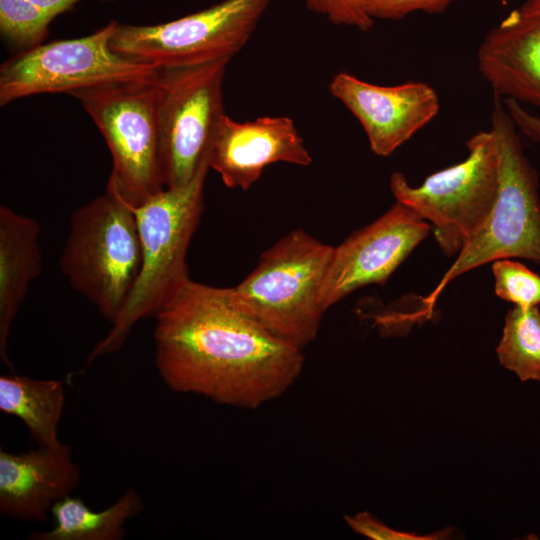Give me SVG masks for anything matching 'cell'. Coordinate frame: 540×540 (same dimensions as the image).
Here are the masks:
<instances>
[{
    "label": "cell",
    "instance_id": "obj_1",
    "mask_svg": "<svg viewBox=\"0 0 540 540\" xmlns=\"http://www.w3.org/2000/svg\"><path fill=\"white\" fill-rule=\"evenodd\" d=\"M155 317L156 368L175 392L255 409L303 370V350L237 309L225 288L190 279Z\"/></svg>",
    "mask_w": 540,
    "mask_h": 540
},
{
    "label": "cell",
    "instance_id": "obj_2",
    "mask_svg": "<svg viewBox=\"0 0 540 540\" xmlns=\"http://www.w3.org/2000/svg\"><path fill=\"white\" fill-rule=\"evenodd\" d=\"M209 169L204 167L187 185L163 188L133 207L142 247L141 269L125 306L90 352L86 366L118 351L138 321L155 316L190 280L186 256L204 210Z\"/></svg>",
    "mask_w": 540,
    "mask_h": 540
},
{
    "label": "cell",
    "instance_id": "obj_3",
    "mask_svg": "<svg viewBox=\"0 0 540 540\" xmlns=\"http://www.w3.org/2000/svg\"><path fill=\"white\" fill-rule=\"evenodd\" d=\"M333 251L303 229L262 253L253 271L228 287L230 302L281 339L304 349L317 336L325 311L319 293Z\"/></svg>",
    "mask_w": 540,
    "mask_h": 540
},
{
    "label": "cell",
    "instance_id": "obj_4",
    "mask_svg": "<svg viewBox=\"0 0 540 540\" xmlns=\"http://www.w3.org/2000/svg\"><path fill=\"white\" fill-rule=\"evenodd\" d=\"M141 263L136 215L118 192L106 188L72 214L60 270L111 324L130 296Z\"/></svg>",
    "mask_w": 540,
    "mask_h": 540
},
{
    "label": "cell",
    "instance_id": "obj_5",
    "mask_svg": "<svg viewBox=\"0 0 540 540\" xmlns=\"http://www.w3.org/2000/svg\"><path fill=\"white\" fill-rule=\"evenodd\" d=\"M499 161L495 203L482 231L457 255L426 302L432 305L457 276L488 262L522 258L540 264V199L538 174L526 155L503 100L494 98L491 113Z\"/></svg>",
    "mask_w": 540,
    "mask_h": 540
},
{
    "label": "cell",
    "instance_id": "obj_6",
    "mask_svg": "<svg viewBox=\"0 0 540 540\" xmlns=\"http://www.w3.org/2000/svg\"><path fill=\"white\" fill-rule=\"evenodd\" d=\"M155 78L116 82L69 94L81 103L110 150L113 168L106 188L118 192L133 207L164 188Z\"/></svg>",
    "mask_w": 540,
    "mask_h": 540
},
{
    "label": "cell",
    "instance_id": "obj_7",
    "mask_svg": "<svg viewBox=\"0 0 540 540\" xmlns=\"http://www.w3.org/2000/svg\"><path fill=\"white\" fill-rule=\"evenodd\" d=\"M466 146L464 161L431 174L418 187H412L400 172L390 177L396 201L433 223L437 244L449 257L485 227L498 191L499 161L493 133L479 131Z\"/></svg>",
    "mask_w": 540,
    "mask_h": 540
},
{
    "label": "cell",
    "instance_id": "obj_8",
    "mask_svg": "<svg viewBox=\"0 0 540 540\" xmlns=\"http://www.w3.org/2000/svg\"><path fill=\"white\" fill-rule=\"evenodd\" d=\"M229 61L158 68L155 82L164 188L187 185L209 167L210 146L225 115L223 80Z\"/></svg>",
    "mask_w": 540,
    "mask_h": 540
},
{
    "label": "cell",
    "instance_id": "obj_9",
    "mask_svg": "<svg viewBox=\"0 0 540 540\" xmlns=\"http://www.w3.org/2000/svg\"><path fill=\"white\" fill-rule=\"evenodd\" d=\"M117 21L79 38L21 50L0 67V105L44 93H67L154 77L158 67L115 52L110 41Z\"/></svg>",
    "mask_w": 540,
    "mask_h": 540
},
{
    "label": "cell",
    "instance_id": "obj_10",
    "mask_svg": "<svg viewBox=\"0 0 540 540\" xmlns=\"http://www.w3.org/2000/svg\"><path fill=\"white\" fill-rule=\"evenodd\" d=\"M272 0H222L154 25L117 21L111 48L122 55L176 68L229 59L247 43Z\"/></svg>",
    "mask_w": 540,
    "mask_h": 540
},
{
    "label": "cell",
    "instance_id": "obj_11",
    "mask_svg": "<svg viewBox=\"0 0 540 540\" xmlns=\"http://www.w3.org/2000/svg\"><path fill=\"white\" fill-rule=\"evenodd\" d=\"M429 231L423 218L396 201L377 220L333 247L319 293L323 310L356 289L384 285Z\"/></svg>",
    "mask_w": 540,
    "mask_h": 540
},
{
    "label": "cell",
    "instance_id": "obj_12",
    "mask_svg": "<svg viewBox=\"0 0 540 540\" xmlns=\"http://www.w3.org/2000/svg\"><path fill=\"white\" fill-rule=\"evenodd\" d=\"M329 89L360 122L372 152L382 157L408 141L440 109L436 91L423 82L381 86L340 72Z\"/></svg>",
    "mask_w": 540,
    "mask_h": 540
},
{
    "label": "cell",
    "instance_id": "obj_13",
    "mask_svg": "<svg viewBox=\"0 0 540 540\" xmlns=\"http://www.w3.org/2000/svg\"><path fill=\"white\" fill-rule=\"evenodd\" d=\"M276 162L299 166L312 162L291 118L265 116L245 122L235 121L226 114L221 118L208 163L227 187L249 189L264 169Z\"/></svg>",
    "mask_w": 540,
    "mask_h": 540
},
{
    "label": "cell",
    "instance_id": "obj_14",
    "mask_svg": "<svg viewBox=\"0 0 540 540\" xmlns=\"http://www.w3.org/2000/svg\"><path fill=\"white\" fill-rule=\"evenodd\" d=\"M494 95L540 111V0H526L492 28L477 52Z\"/></svg>",
    "mask_w": 540,
    "mask_h": 540
},
{
    "label": "cell",
    "instance_id": "obj_15",
    "mask_svg": "<svg viewBox=\"0 0 540 540\" xmlns=\"http://www.w3.org/2000/svg\"><path fill=\"white\" fill-rule=\"evenodd\" d=\"M81 472L66 444L14 454L0 451V512L22 521L46 522L58 500L78 485Z\"/></svg>",
    "mask_w": 540,
    "mask_h": 540
},
{
    "label": "cell",
    "instance_id": "obj_16",
    "mask_svg": "<svg viewBox=\"0 0 540 540\" xmlns=\"http://www.w3.org/2000/svg\"><path fill=\"white\" fill-rule=\"evenodd\" d=\"M40 226L6 205L0 206V356L8 367L11 325L29 286L42 271Z\"/></svg>",
    "mask_w": 540,
    "mask_h": 540
},
{
    "label": "cell",
    "instance_id": "obj_17",
    "mask_svg": "<svg viewBox=\"0 0 540 540\" xmlns=\"http://www.w3.org/2000/svg\"><path fill=\"white\" fill-rule=\"evenodd\" d=\"M144 503L136 490L127 489L110 507L91 510L80 498L70 495L51 508L54 527L33 532L32 540H120L125 537L126 522L138 515Z\"/></svg>",
    "mask_w": 540,
    "mask_h": 540
},
{
    "label": "cell",
    "instance_id": "obj_18",
    "mask_svg": "<svg viewBox=\"0 0 540 540\" xmlns=\"http://www.w3.org/2000/svg\"><path fill=\"white\" fill-rule=\"evenodd\" d=\"M64 403L61 380H38L15 374L0 377V410L19 418L41 446L61 444L57 429Z\"/></svg>",
    "mask_w": 540,
    "mask_h": 540
},
{
    "label": "cell",
    "instance_id": "obj_19",
    "mask_svg": "<svg viewBox=\"0 0 540 540\" xmlns=\"http://www.w3.org/2000/svg\"><path fill=\"white\" fill-rule=\"evenodd\" d=\"M500 363L521 381H540V311L514 306L505 318L496 348Z\"/></svg>",
    "mask_w": 540,
    "mask_h": 540
},
{
    "label": "cell",
    "instance_id": "obj_20",
    "mask_svg": "<svg viewBox=\"0 0 540 540\" xmlns=\"http://www.w3.org/2000/svg\"><path fill=\"white\" fill-rule=\"evenodd\" d=\"M53 20L30 0H0L1 34L21 50L43 43Z\"/></svg>",
    "mask_w": 540,
    "mask_h": 540
},
{
    "label": "cell",
    "instance_id": "obj_21",
    "mask_svg": "<svg viewBox=\"0 0 540 540\" xmlns=\"http://www.w3.org/2000/svg\"><path fill=\"white\" fill-rule=\"evenodd\" d=\"M494 290L498 297L519 307L540 304V275L510 258L493 261Z\"/></svg>",
    "mask_w": 540,
    "mask_h": 540
},
{
    "label": "cell",
    "instance_id": "obj_22",
    "mask_svg": "<svg viewBox=\"0 0 540 540\" xmlns=\"http://www.w3.org/2000/svg\"><path fill=\"white\" fill-rule=\"evenodd\" d=\"M372 20H401L413 12L438 14L455 0H355Z\"/></svg>",
    "mask_w": 540,
    "mask_h": 540
},
{
    "label": "cell",
    "instance_id": "obj_23",
    "mask_svg": "<svg viewBox=\"0 0 540 540\" xmlns=\"http://www.w3.org/2000/svg\"><path fill=\"white\" fill-rule=\"evenodd\" d=\"M308 10L324 16L335 25L354 27L361 31L372 28L374 20L368 17L355 0H302Z\"/></svg>",
    "mask_w": 540,
    "mask_h": 540
},
{
    "label": "cell",
    "instance_id": "obj_24",
    "mask_svg": "<svg viewBox=\"0 0 540 540\" xmlns=\"http://www.w3.org/2000/svg\"><path fill=\"white\" fill-rule=\"evenodd\" d=\"M345 521L356 533L374 540H432L445 538L442 536L448 535L447 530L426 536L397 531L375 519L368 512H361L352 516H345Z\"/></svg>",
    "mask_w": 540,
    "mask_h": 540
},
{
    "label": "cell",
    "instance_id": "obj_25",
    "mask_svg": "<svg viewBox=\"0 0 540 540\" xmlns=\"http://www.w3.org/2000/svg\"><path fill=\"white\" fill-rule=\"evenodd\" d=\"M515 126L524 136L540 143V116H536L512 99H502Z\"/></svg>",
    "mask_w": 540,
    "mask_h": 540
},
{
    "label": "cell",
    "instance_id": "obj_26",
    "mask_svg": "<svg viewBox=\"0 0 540 540\" xmlns=\"http://www.w3.org/2000/svg\"><path fill=\"white\" fill-rule=\"evenodd\" d=\"M35 5L40 7L53 19L60 14L70 11L77 3L82 0H30ZM107 2H114L116 0H103Z\"/></svg>",
    "mask_w": 540,
    "mask_h": 540
}]
</instances>
